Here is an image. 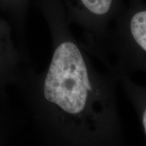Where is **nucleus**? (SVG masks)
Returning a JSON list of instances; mask_svg holds the SVG:
<instances>
[{"label": "nucleus", "mask_w": 146, "mask_h": 146, "mask_svg": "<svg viewBox=\"0 0 146 146\" xmlns=\"http://www.w3.org/2000/svg\"><path fill=\"white\" fill-rule=\"evenodd\" d=\"M7 41H8V39H0V57L1 55L5 54V50L8 49L6 46H10L9 42Z\"/></svg>", "instance_id": "obj_3"}, {"label": "nucleus", "mask_w": 146, "mask_h": 146, "mask_svg": "<svg viewBox=\"0 0 146 146\" xmlns=\"http://www.w3.org/2000/svg\"><path fill=\"white\" fill-rule=\"evenodd\" d=\"M52 42L47 68L20 76L26 102L42 134L62 145H123L114 76L95 67L83 43L66 29L55 30Z\"/></svg>", "instance_id": "obj_1"}, {"label": "nucleus", "mask_w": 146, "mask_h": 146, "mask_svg": "<svg viewBox=\"0 0 146 146\" xmlns=\"http://www.w3.org/2000/svg\"><path fill=\"white\" fill-rule=\"evenodd\" d=\"M141 122L143 124L144 131L146 134V105L142 106V108L141 110Z\"/></svg>", "instance_id": "obj_4"}, {"label": "nucleus", "mask_w": 146, "mask_h": 146, "mask_svg": "<svg viewBox=\"0 0 146 146\" xmlns=\"http://www.w3.org/2000/svg\"><path fill=\"white\" fill-rule=\"evenodd\" d=\"M88 13L94 18H103L110 12L114 0H79Z\"/></svg>", "instance_id": "obj_2"}]
</instances>
